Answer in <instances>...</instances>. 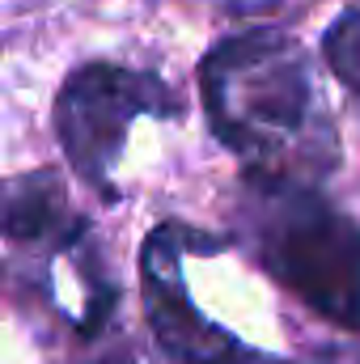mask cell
<instances>
[{"mask_svg": "<svg viewBox=\"0 0 360 364\" xmlns=\"http://www.w3.org/2000/svg\"><path fill=\"white\" fill-rule=\"evenodd\" d=\"M255 255L318 318L360 326V225L344 216L314 182L250 178Z\"/></svg>", "mask_w": 360, "mask_h": 364, "instance_id": "7a4b0ae2", "label": "cell"}, {"mask_svg": "<svg viewBox=\"0 0 360 364\" xmlns=\"http://www.w3.org/2000/svg\"><path fill=\"white\" fill-rule=\"evenodd\" d=\"M195 242L199 233L182 225H162L149 233L140 255L149 326L174 364H255L250 348L238 343L225 326L208 322L182 288V250Z\"/></svg>", "mask_w": 360, "mask_h": 364, "instance_id": "277c9868", "label": "cell"}, {"mask_svg": "<svg viewBox=\"0 0 360 364\" xmlns=\"http://www.w3.org/2000/svg\"><path fill=\"white\" fill-rule=\"evenodd\" d=\"M199 93L212 132L246 161L250 178L305 182L335 161V132L314 68L292 34L250 30L208 51Z\"/></svg>", "mask_w": 360, "mask_h": 364, "instance_id": "6da1fadb", "label": "cell"}, {"mask_svg": "<svg viewBox=\"0 0 360 364\" xmlns=\"http://www.w3.org/2000/svg\"><path fill=\"white\" fill-rule=\"evenodd\" d=\"M322 60L327 68L348 85V93L360 102V4L344 9L335 17V26L322 38Z\"/></svg>", "mask_w": 360, "mask_h": 364, "instance_id": "8992f818", "label": "cell"}, {"mask_svg": "<svg viewBox=\"0 0 360 364\" xmlns=\"http://www.w3.org/2000/svg\"><path fill=\"white\" fill-rule=\"evenodd\" d=\"M85 233L51 170H30L0 182V237L13 246H68Z\"/></svg>", "mask_w": 360, "mask_h": 364, "instance_id": "5b68a950", "label": "cell"}, {"mask_svg": "<svg viewBox=\"0 0 360 364\" xmlns=\"http://www.w3.org/2000/svg\"><path fill=\"white\" fill-rule=\"evenodd\" d=\"M140 114H174V93L157 77L85 64L77 68L55 97V136L68 166L110 199V166L123 153V140Z\"/></svg>", "mask_w": 360, "mask_h": 364, "instance_id": "3957f363", "label": "cell"}]
</instances>
